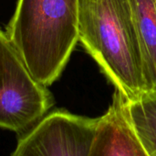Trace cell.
I'll use <instances>...</instances> for the list:
<instances>
[{"label": "cell", "mask_w": 156, "mask_h": 156, "mask_svg": "<svg viewBox=\"0 0 156 156\" xmlns=\"http://www.w3.org/2000/svg\"><path fill=\"white\" fill-rule=\"evenodd\" d=\"M98 121L99 118L56 109L18 137L10 156H89Z\"/></svg>", "instance_id": "4"}, {"label": "cell", "mask_w": 156, "mask_h": 156, "mask_svg": "<svg viewBox=\"0 0 156 156\" xmlns=\"http://www.w3.org/2000/svg\"><path fill=\"white\" fill-rule=\"evenodd\" d=\"M53 106L48 86L33 77L6 33L0 29V128L20 137Z\"/></svg>", "instance_id": "3"}, {"label": "cell", "mask_w": 156, "mask_h": 156, "mask_svg": "<svg viewBox=\"0 0 156 156\" xmlns=\"http://www.w3.org/2000/svg\"><path fill=\"white\" fill-rule=\"evenodd\" d=\"M123 108L136 136L150 156H156V92L127 100L123 97Z\"/></svg>", "instance_id": "7"}, {"label": "cell", "mask_w": 156, "mask_h": 156, "mask_svg": "<svg viewBox=\"0 0 156 156\" xmlns=\"http://www.w3.org/2000/svg\"><path fill=\"white\" fill-rule=\"evenodd\" d=\"M89 156H150L129 123L123 96L117 90L107 111L99 117Z\"/></svg>", "instance_id": "5"}, {"label": "cell", "mask_w": 156, "mask_h": 156, "mask_svg": "<svg viewBox=\"0 0 156 156\" xmlns=\"http://www.w3.org/2000/svg\"><path fill=\"white\" fill-rule=\"evenodd\" d=\"M146 94L156 92V0H130Z\"/></svg>", "instance_id": "6"}, {"label": "cell", "mask_w": 156, "mask_h": 156, "mask_svg": "<svg viewBox=\"0 0 156 156\" xmlns=\"http://www.w3.org/2000/svg\"><path fill=\"white\" fill-rule=\"evenodd\" d=\"M80 0H18L6 35L45 86L61 75L79 42Z\"/></svg>", "instance_id": "2"}, {"label": "cell", "mask_w": 156, "mask_h": 156, "mask_svg": "<svg viewBox=\"0 0 156 156\" xmlns=\"http://www.w3.org/2000/svg\"><path fill=\"white\" fill-rule=\"evenodd\" d=\"M79 42L127 100L146 94L130 0H80Z\"/></svg>", "instance_id": "1"}]
</instances>
